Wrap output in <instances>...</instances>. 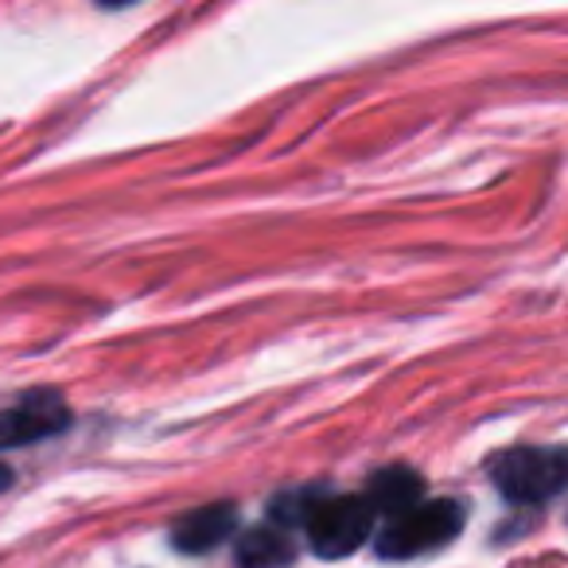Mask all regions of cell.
<instances>
[{
    "label": "cell",
    "mask_w": 568,
    "mask_h": 568,
    "mask_svg": "<svg viewBox=\"0 0 568 568\" xmlns=\"http://www.w3.org/2000/svg\"><path fill=\"white\" fill-rule=\"evenodd\" d=\"M237 529V510L230 503H211L191 510L187 518L175 521V549L183 552H211L214 545H222Z\"/></svg>",
    "instance_id": "5b68a950"
},
{
    "label": "cell",
    "mask_w": 568,
    "mask_h": 568,
    "mask_svg": "<svg viewBox=\"0 0 568 568\" xmlns=\"http://www.w3.org/2000/svg\"><path fill=\"white\" fill-rule=\"evenodd\" d=\"M71 425V409L59 394L40 389V394H28L17 409L0 413V452L17 448V444H32L43 436H55Z\"/></svg>",
    "instance_id": "277c9868"
},
{
    "label": "cell",
    "mask_w": 568,
    "mask_h": 568,
    "mask_svg": "<svg viewBox=\"0 0 568 568\" xmlns=\"http://www.w3.org/2000/svg\"><path fill=\"white\" fill-rule=\"evenodd\" d=\"M495 487L510 503H545L568 487V452L565 448H514L490 467Z\"/></svg>",
    "instance_id": "7a4b0ae2"
},
{
    "label": "cell",
    "mask_w": 568,
    "mask_h": 568,
    "mask_svg": "<svg viewBox=\"0 0 568 568\" xmlns=\"http://www.w3.org/2000/svg\"><path fill=\"white\" fill-rule=\"evenodd\" d=\"M464 529V506L456 498H436V503H420L409 514L389 521L378 537V557L386 560H409L420 552H433L448 545L452 537Z\"/></svg>",
    "instance_id": "6da1fadb"
},
{
    "label": "cell",
    "mask_w": 568,
    "mask_h": 568,
    "mask_svg": "<svg viewBox=\"0 0 568 568\" xmlns=\"http://www.w3.org/2000/svg\"><path fill=\"white\" fill-rule=\"evenodd\" d=\"M296 545L288 529L281 526H257L237 541V565L242 568H284L293 565Z\"/></svg>",
    "instance_id": "8992f818"
},
{
    "label": "cell",
    "mask_w": 568,
    "mask_h": 568,
    "mask_svg": "<svg viewBox=\"0 0 568 568\" xmlns=\"http://www.w3.org/2000/svg\"><path fill=\"white\" fill-rule=\"evenodd\" d=\"M374 518H378V510L363 495H343V498L316 503L308 510L312 549L320 557H347V552H355L371 537Z\"/></svg>",
    "instance_id": "3957f363"
},
{
    "label": "cell",
    "mask_w": 568,
    "mask_h": 568,
    "mask_svg": "<svg viewBox=\"0 0 568 568\" xmlns=\"http://www.w3.org/2000/svg\"><path fill=\"white\" fill-rule=\"evenodd\" d=\"M420 475H413L409 467H386V471L374 475L371 483V506L378 514H389V518H402V514H409L413 506H420Z\"/></svg>",
    "instance_id": "52a82bcc"
}]
</instances>
